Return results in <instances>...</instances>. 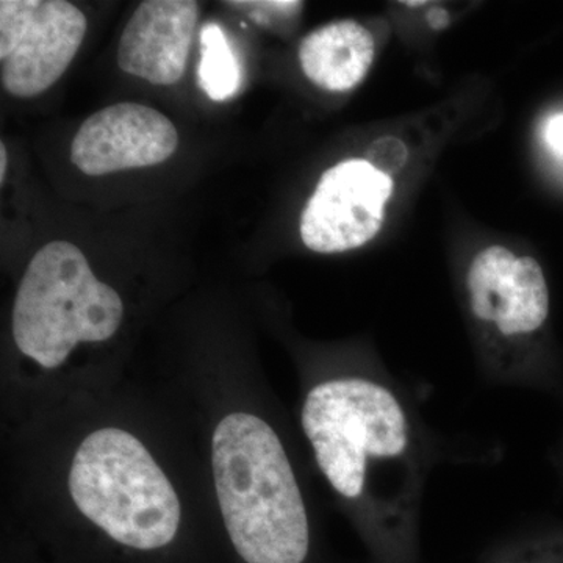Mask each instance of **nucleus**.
Listing matches in <instances>:
<instances>
[{
  "mask_svg": "<svg viewBox=\"0 0 563 563\" xmlns=\"http://www.w3.org/2000/svg\"><path fill=\"white\" fill-rule=\"evenodd\" d=\"M302 431L314 462L383 553H402L421 523L429 477L451 446L426 421L406 384L384 368L313 384Z\"/></svg>",
  "mask_w": 563,
  "mask_h": 563,
  "instance_id": "1",
  "label": "nucleus"
},
{
  "mask_svg": "<svg viewBox=\"0 0 563 563\" xmlns=\"http://www.w3.org/2000/svg\"><path fill=\"white\" fill-rule=\"evenodd\" d=\"M213 476L222 518L247 563H303L312 544L309 507L279 433L232 413L213 433Z\"/></svg>",
  "mask_w": 563,
  "mask_h": 563,
  "instance_id": "2",
  "label": "nucleus"
},
{
  "mask_svg": "<svg viewBox=\"0 0 563 563\" xmlns=\"http://www.w3.org/2000/svg\"><path fill=\"white\" fill-rule=\"evenodd\" d=\"M69 490L88 520L111 539L135 550L172 543L180 503L168 477L132 433L92 432L74 455Z\"/></svg>",
  "mask_w": 563,
  "mask_h": 563,
  "instance_id": "3",
  "label": "nucleus"
},
{
  "mask_svg": "<svg viewBox=\"0 0 563 563\" xmlns=\"http://www.w3.org/2000/svg\"><path fill=\"white\" fill-rule=\"evenodd\" d=\"M121 296L92 273L76 244L52 242L33 255L18 288L13 336L44 368H58L79 343L107 342L120 329Z\"/></svg>",
  "mask_w": 563,
  "mask_h": 563,
  "instance_id": "4",
  "label": "nucleus"
},
{
  "mask_svg": "<svg viewBox=\"0 0 563 563\" xmlns=\"http://www.w3.org/2000/svg\"><path fill=\"white\" fill-rule=\"evenodd\" d=\"M465 295L473 320L490 336L483 355L485 384L536 385L523 346L550 314V290L539 262L504 246L487 247L466 272Z\"/></svg>",
  "mask_w": 563,
  "mask_h": 563,
  "instance_id": "5",
  "label": "nucleus"
},
{
  "mask_svg": "<svg viewBox=\"0 0 563 563\" xmlns=\"http://www.w3.org/2000/svg\"><path fill=\"white\" fill-rule=\"evenodd\" d=\"M87 18L65 0L0 2V80L14 98L31 99L62 79L87 33Z\"/></svg>",
  "mask_w": 563,
  "mask_h": 563,
  "instance_id": "6",
  "label": "nucleus"
},
{
  "mask_svg": "<svg viewBox=\"0 0 563 563\" xmlns=\"http://www.w3.org/2000/svg\"><path fill=\"white\" fill-rule=\"evenodd\" d=\"M391 177L366 161H346L322 174L301 217L302 242L336 254L372 242L383 228Z\"/></svg>",
  "mask_w": 563,
  "mask_h": 563,
  "instance_id": "7",
  "label": "nucleus"
},
{
  "mask_svg": "<svg viewBox=\"0 0 563 563\" xmlns=\"http://www.w3.org/2000/svg\"><path fill=\"white\" fill-rule=\"evenodd\" d=\"M177 146L176 125L161 111L141 103H114L81 124L70 144V162L87 176H106L161 165Z\"/></svg>",
  "mask_w": 563,
  "mask_h": 563,
  "instance_id": "8",
  "label": "nucleus"
},
{
  "mask_svg": "<svg viewBox=\"0 0 563 563\" xmlns=\"http://www.w3.org/2000/svg\"><path fill=\"white\" fill-rule=\"evenodd\" d=\"M199 3L195 0H146L122 31L118 65L154 85H174L190 57Z\"/></svg>",
  "mask_w": 563,
  "mask_h": 563,
  "instance_id": "9",
  "label": "nucleus"
},
{
  "mask_svg": "<svg viewBox=\"0 0 563 563\" xmlns=\"http://www.w3.org/2000/svg\"><path fill=\"white\" fill-rule=\"evenodd\" d=\"M373 60L372 32L351 20L322 25L299 46V62L307 79L328 91L343 92L357 87Z\"/></svg>",
  "mask_w": 563,
  "mask_h": 563,
  "instance_id": "10",
  "label": "nucleus"
},
{
  "mask_svg": "<svg viewBox=\"0 0 563 563\" xmlns=\"http://www.w3.org/2000/svg\"><path fill=\"white\" fill-rule=\"evenodd\" d=\"M199 85L211 101H228L242 88V63L236 57L221 25L209 22L201 31Z\"/></svg>",
  "mask_w": 563,
  "mask_h": 563,
  "instance_id": "11",
  "label": "nucleus"
},
{
  "mask_svg": "<svg viewBox=\"0 0 563 563\" xmlns=\"http://www.w3.org/2000/svg\"><path fill=\"white\" fill-rule=\"evenodd\" d=\"M232 10L240 11L255 24L265 29L284 27L285 22L296 20L301 13L302 2H282V0H233L224 2Z\"/></svg>",
  "mask_w": 563,
  "mask_h": 563,
  "instance_id": "12",
  "label": "nucleus"
},
{
  "mask_svg": "<svg viewBox=\"0 0 563 563\" xmlns=\"http://www.w3.org/2000/svg\"><path fill=\"white\" fill-rule=\"evenodd\" d=\"M366 157H368L366 162L372 163L377 172L390 176V173L402 168L407 161V150L402 141L387 136V139L374 141L372 147L366 152Z\"/></svg>",
  "mask_w": 563,
  "mask_h": 563,
  "instance_id": "13",
  "label": "nucleus"
},
{
  "mask_svg": "<svg viewBox=\"0 0 563 563\" xmlns=\"http://www.w3.org/2000/svg\"><path fill=\"white\" fill-rule=\"evenodd\" d=\"M544 140L558 155L563 157V114L551 118L544 129Z\"/></svg>",
  "mask_w": 563,
  "mask_h": 563,
  "instance_id": "14",
  "label": "nucleus"
},
{
  "mask_svg": "<svg viewBox=\"0 0 563 563\" xmlns=\"http://www.w3.org/2000/svg\"><path fill=\"white\" fill-rule=\"evenodd\" d=\"M428 22L432 29L440 31V29H444L450 24V14L443 9H432L428 13Z\"/></svg>",
  "mask_w": 563,
  "mask_h": 563,
  "instance_id": "15",
  "label": "nucleus"
},
{
  "mask_svg": "<svg viewBox=\"0 0 563 563\" xmlns=\"http://www.w3.org/2000/svg\"><path fill=\"white\" fill-rule=\"evenodd\" d=\"M7 165H9V155H7L5 144L0 143V181L5 180Z\"/></svg>",
  "mask_w": 563,
  "mask_h": 563,
  "instance_id": "16",
  "label": "nucleus"
},
{
  "mask_svg": "<svg viewBox=\"0 0 563 563\" xmlns=\"http://www.w3.org/2000/svg\"><path fill=\"white\" fill-rule=\"evenodd\" d=\"M406 5L413 7V5H424V2H406Z\"/></svg>",
  "mask_w": 563,
  "mask_h": 563,
  "instance_id": "17",
  "label": "nucleus"
},
{
  "mask_svg": "<svg viewBox=\"0 0 563 563\" xmlns=\"http://www.w3.org/2000/svg\"><path fill=\"white\" fill-rule=\"evenodd\" d=\"M515 562H517V563H523V562H521L520 554H518L517 561H515Z\"/></svg>",
  "mask_w": 563,
  "mask_h": 563,
  "instance_id": "18",
  "label": "nucleus"
}]
</instances>
